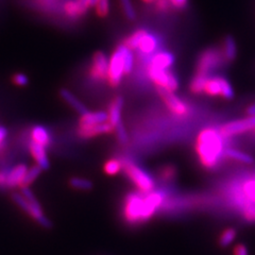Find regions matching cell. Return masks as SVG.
I'll list each match as a JSON object with an SVG mask.
<instances>
[{"mask_svg":"<svg viewBox=\"0 0 255 255\" xmlns=\"http://www.w3.org/2000/svg\"><path fill=\"white\" fill-rule=\"evenodd\" d=\"M6 178H7V172L0 170V187L6 186Z\"/></svg>","mask_w":255,"mask_h":255,"instance_id":"60d3db41","label":"cell"},{"mask_svg":"<svg viewBox=\"0 0 255 255\" xmlns=\"http://www.w3.org/2000/svg\"><path fill=\"white\" fill-rule=\"evenodd\" d=\"M221 96L228 100L233 99L234 97L233 87L226 78H222V81H221Z\"/></svg>","mask_w":255,"mask_h":255,"instance_id":"1f68e13d","label":"cell"},{"mask_svg":"<svg viewBox=\"0 0 255 255\" xmlns=\"http://www.w3.org/2000/svg\"><path fill=\"white\" fill-rule=\"evenodd\" d=\"M114 130L116 131V135H117L118 141L121 142V143H123V145H125V143H127L128 140H129V136H128V133H127V131H126V128L124 127V125H123L122 123L118 124V125L115 127Z\"/></svg>","mask_w":255,"mask_h":255,"instance_id":"d590c367","label":"cell"},{"mask_svg":"<svg viewBox=\"0 0 255 255\" xmlns=\"http://www.w3.org/2000/svg\"><path fill=\"white\" fill-rule=\"evenodd\" d=\"M27 171H28V167L25 164H18L14 166L13 168L7 172L6 186L11 188L20 186L23 179H25Z\"/></svg>","mask_w":255,"mask_h":255,"instance_id":"5bb4252c","label":"cell"},{"mask_svg":"<svg viewBox=\"0 0 255 255\" xmlns=\"http://www.w3.org/2000/svg\"><path fill=\"white\" fill-rule=\"evenodd\" d=\"M173 63H174V57L171 52L161 51L153 55L148 67L154 68V69L168 70V68H170L173 65Z\"/></svg>","mask_w":255,"mask_h":255,"instance_id":"4fadbf2b","label":"cell"},{"mask_svg":"<svg viewBox=\"0 0 255 255\" xmlns=\"http://www.w3.org/2000/svg\"><path fill=\"white\" fill-rule=\"evenodd\" d=\"M207 79H209V76H205L202 74H196V76L193 78L190 82V91L194 94H201L204 92V87L206 84Z\"/></svg>","mask_w":255,"mask_h":255,"instance_id":"d4e9b609","label":"cell"},{"mask_svg":"<svg viewBox=\"0 0 255 255\" xmlns=\"http://www.w3.org/2000/svg\"><path fill=\"white\" fill-rule=\"evenodd\" d=\"M147 33H148L147 30H143V29L137 30L136 32H134V33L131 36L126 38L124 45L129 48V49H131V50L137 49V47H138V45L141 41V38L145 36Z\"/></svg>","mask_w":255,"mask_h":255,"instance_id":"484cf974","label":"cell"},{"mask_svg":"<svg viewBox=\"0 0 255 255\" xmlns=\"http://www.w3.org/2000/svg\"><path fill=\"white\" fill-rule=\"evenodd\" d=\"M7 136V131L4 127L0 126V152L3 150L5 145V139Z\"/></svg>","mask_w":255,"mask_h":255,"instance_id":"f35d334b","label":"cell"},{"mask_svg":"<svg viewBox=\"0 0 255 255\" xmlns=\"http://www.w3.org/2000/svg\"><path fill=\"white\" fill-rule=\"evenodd\" d=\"M157 93L165 102L166 107L168 108L174 115L185 116L189 112V108L186 103L180 99L173 92L157 87Z\"/></svg>","mask_w":255,"mask_h":255,"instance_id":"9c48e42d","label":"cell"},{"mask_svg":"<svg viewBox=\"0 0 255 255\" xmlns=\"http://www.w3.org/2000/svg\"><path fill=\"white\" fill-rule=\"evenodd\" d=\"M114 131V128L112 127L110 123L101 124V125H95V126H79L78 135L80 137L83 138H91L98 136L102 134H109Z\"/></svg>","mask_w":255,"mask_h":255,"instance_id":"7c38bea8","label":"cell"},{"mask_svg":"<svg viewBox=\"0 0 255 255\" xmlns=\"http://www.w3.org/2000/svg\"><path fill=\"white\" fill-rule=\"evenodd\" d=\"M165 195L162 191H151L145 197V206H143L142 222L149 220L153 216L157 209L162 206Z\"/></svg>","mask_w":255,"mask_h":255,"instance_id":"8fae6325","label":"cell"},{"mask_svg":"<svg viewBox=\"0 0 255 255\" xmlns=\"http://www.w3.org/2000/svg\"><path fill=\"white\" fill-rule=\"evenodd\" d=\"M109 59L102 52H96L90 68V76L95 81H102L108 78Z\"/></svg>","mask_w":255,"mask_h":255,"instance_id":"30bf717a","label":"cell"},{"mask_svg":"<svg viewBox=\"0 0 255 255\" xmlns=\"http://www.w3.org/2000/svg\"><path fill=\"white\" fill-rule=\"evenodd\" d=\"M237 232L235 229H227L222 232L219 238V246L222 248H227L230 245H232L235 241Z\"/></svg>","mask_w":255,"mask_h":255,"instance_id":"83f0119b","label":"cell"},{"mask_svg":"<svg viewBox=\"0 0 255 255\" xmlns=\"http://www.w3.org/2000/svg\"><path fill=\"white\" fill-rule=\"evenodd\" d=\"M175 7H184L187 3V0H170Z\"/></svg>","mask_w":255,"mask_h":255,"instance_id":"b9f144b4","label":"cell"},{"mask_svg":"<svg viewBox=\"0 0 255 255\" xmlns=\"http://www.w3.org/2000/svg\"><path fill=\"white\" fill-rule=\"evenodd\" d=\"M239 189L247 201L255 204V177L245 180L243 184L239 186Z\"/></svg>","mask_w":255,"mask_h":255,"instance_id":"7402d4cb","label":"cell"},{"mask_svg":"<svg viewBox=\"0 0 255 255\" xmlns=\"http://www.w3.org/2000/svg\"><path fill=\"white\" fill-rule=\"evenodd\" d=\"M12 199L23 212H26L32 219H34L38 223V225H41L43 228L46 229H50L52 227L51 221L44 215L42 206L38 201L30 202L27 199H25V197L21 194H14L12 196Z\"/></svg>","mask_w":255,"mask_h":255,"instance_id":"277c9868","label":"cell"},{"mask_svg":"<svg viewBox=\"0 0 255 255\" xmlns=\"http://www.w3.org/2000/svg\"><path fill=\"white\" fill-rule=\"evenodd\" d=\"M29 151L32 157H33L34 161L36 162L37 166L41 167L43 170L49 168L50 163H49V158H48L46 153V148L38 145V143L31 141L29 145Z\"/></svg>","mask_w":255,"mask_h":255,"instance_id":"9a60e30c","label":"cell"},{"mask_svg":"<svg viewBox=\"0 0 255 255\" xmlns=\"http://www.w3.org/2000/svg\"><path fill=\"white\" fill-rule=\"evenodd\" d=\"M124 107V99L121 96H117L111 102L109 107V123L114 128L122 123V111Z\"/></svg>","mask_w":255,"mask_h":255,"instance_id":"2e32d148","label":"cell"},{"mask_svg":"<svg viewBox=\"0 0 255 255\" xmlns=\"http://www.w3.org/2000/svg\"><path fill=\"white\" fill-rule=\"evenodd\" d=\"M145 1H146V2H153L154 0H145Z\"/></svg>","mask_w":255,"mask_h":255,"instance_id":"f6af8a7d","label":"cell"},{"mask_svg":"<svg viewBox=\"0 0 255 255\" xmlns=\"http://www.w3.org/2000/svg\"><path fill=\"white\" fill-rule=\"evenodd\" d=\"M234 255H249V250L245 245L241 244L235 247Z\"/></svg>","mask_w":255,"mask_h":255,"instance_id":"ab89813d","label":"cell"},{"mask_svg":"<svg viewBox=\"0 0 255 255\" xmlns=\"http://www.w3.org/2000/svg\"><path fill=\"white\" fill-rule=\"evenodd\" d=\"M60 95H61V97L65 100L75 111H77L81 116L89 112V110H87V108L83 105V103L79 99H77L73 95V93H70L68 90H64V89L61 90Z\"/></svg>","mask_w":255,"mask_h":255,"instance_id":"d6986e66","label":"cell"},{"mask_svg":"<svg viewBox=\"0 0 255 255\" xmlns=\"http://www.w3.org/2000/svg\"><path fill=\"white\" fill-rule=\"evenodd\" d=\"M222 77L209 78L206 81L204 92L210 96H221Z\"/></svg>","mask_w":255,"mask_h":255,"instance_id":"603a6c76","label":"cell"},{"mask_svg":"<svg viewBox=\"0 0 255 255\" xmlns=\"http://www.w3.org/2000/svg\"><path fill=\"white\" fill-rule=\"evenodd\" d=\"M123 168L129 179L141 193H151L154 188V181L151 175L132 162L123 163Z\"/></svg>","mask_w":255,"mask_h":255,"instance_id":"7a4b0ae2","label":"cell"},{"mask_svg":"<svg viewBox=\"0 0 255 255\" xmlns=\"http://www.w3.org/2000/svg\"><path fill=\"white\" fill-rule=\"evenodd\" d=\"M196 150L201 164L207 169H213L221 161L223 151V136L220 131L205 129L197 138Z\"/></svg>","mask_w":255,"mask_h":255,"instance_id":"6da1fadb","label":"cell"},{"mask_svg":"<svg viewBox=\"0 0 255 255\" xmlns=\"http://www.w3.org/2000/svg\"><path fill=\"white\" fill-rule=\"evenodd\" d=\"M123 169V163L117 158H112L105 165V171L109 175H115Z\"/></svg>","mask_w":255,"mask_h":255,"instance_id":"f546056e","label":"cell"},{"mask_svg":"<svg viewBox=\"0 0 255 255\" xmlns=\"http://www.w3.org/2000/svg\"><path fill=\"white\" fill-rule=\"evenodd\" d=\"M148 75L157 87H162V89L171 92H174L179 89V81L177 77L169 70L154 69L148 67Z\"/></svg>","mask_w":255,"mask_h":255,"instance_id":"52a82bcc","label":"cell"},{"mask_svg":"<svg viewBox=\"0 0 255 255\" xmlns=\"http://www.w3.org/2000/svg\"><path fill=\"white\" fill-rule=\"evenodd\" d=\"M30 135L32 141L38 143L44 148H48L51 145V135L43 126H35L32 128Z\"/></svg>","mask_w":255,"mask_h":255,"instance_id":"e0dca14e","label":"cell"},{"mask_svg":"<svg viewBox=\"0 0 255 255\" xmlns=\"http://www.w3.org/2000/svg\"><path fill=\"white\" fill-rule=\"evenodd\" d=\"M109 123V115L106 112H87L86 114L81 116V121L80 125L82 126H95V125H101Z\"/></svg>","mask_w":255,"mask_h":255,"instance_id":"ac0fdd59","label":"cell"},{"mask_svg":"<svg viewBox=\"0 0 255 255\" xmlns=\"http://www.w3.org/2000/svg\"><path fill=\"white\" fill-rule=\"evenodd\" d=\"M225 60L223 53L218 48H209L203 51L197 62V73L209 76L213 70L220 67Z\"/></svg>","mask_w":255,"mask_h":255,"instance_id":"5b68a950","label":"cell"},{"mask_svg":"<svg viewBox=\"0 0 255 255\" xmlns=\"http://www.w3.org/2000/svg\"><path fill=\"white\" fill-rule=\"evenodd\" d=\"M225 155L227 157L234 159V161L242 162L245 164H253L254 162V158L250 154L245 153L243 151H239L236 149H227L225 151Z\"/></svg>","mask_w":255,"mask_h":255,"instance_id":"cb8c5ba5","label":"cell"},{"mask_svg":"<svg viewBox=\"0 0 255 255\" xmlns=\"http://www.w3.org/2000/svg\"><path fill=\"white\" fill-rule=\"evenodd\" d=\"M143 206H145V197L137 193H131L125 199L124 216L130 223L142 222Z\"/></svg>","mask_w":255,"mask_h":255,"instance_id":"8992f818","label":"cell"},{"mask_svg":"<svg viewBox=\"0 0 255 255\" xmlns=\"http://www.w3.org/2000/svg\"><path fill=\"white\" fill-rule=\"evenodd\" d=\"M247 114H248V116H255V103L247 109Z\"/></svg>","mask_w":255,"mask_h":255,"instance_id":"ee69618b","label":"cell"},{"mask_svg":"<svg viewBox=\"0 0 255 255\" xmlns=\"http://www.w3.org/2000/svg\"><path fill=\"white\" fill-rule=\"evenodd\" d=\"M158 38L151 34L148 33L141 38V41L137 47V49L142 53V54H150L156 50V48L158 47Z\"/></svg>","mask_w":255,"mask_h":255,"instance_id":"ffe728a7","label":"cell"},{"mask_svg":"<svg viewBox=\"0 0 255 255\" xmlns=\"http://www.w3.org/2000/svg\"><path fill=\"white\" fill-rule=\"evenodd\" d=\"M69 184L78 190H91L93 188V183L83 178H73L69 181Z\"/></svg>","mask_w":255,"mask_h":255,"instance_id":"f1b7e54d","label":"cell"},{"mask_svg":"<svg viewBox=\"0 0 255 255\" xmlns=\"http://www.w3.org/2000/svg\"><path fill=\"white\" fill-rule=\"evenodd\" d=\"M175 174H177V170H175L174 167L171 165H167L163 167L162 170L159 171V177L164 181L172 180L175 177Z\"/></svg>","mask_w":255,"mask_h":255,"instance_id":"836d02e7","label":"cell"},{"mask_svg":"<svg viewBox=\"0 0 255 255\" xmlns=\"http://www.w3.org/2000/svg\"><path fill=\"white\" fill-rule=\"evenodd\" d=\"M64 10H65L66 14L71 18H76L78 16H80L76 0H68L65 3V6H64Z\"/></svg>","mask_w":255,"mask_h":255,"instance_id":"e575fe53","label":"cell"},{"mask_svg":"<svg viewBox=\"0 0 255 255\" xmlns=\"http://www.w3.org/2000/svg\"><path fill=\"white\" fill-rule=\"evenodd\" d=\"M127 47L123 44L119 45L109 60L108 81L110 85L117 86L122 82L125 73V55Z\"/></svg>","mask_w":255,"mask_h":255,"instance_id":"3957f363","label":"cell"},{"mask_svg":"<svg viewBox=\"0 0 255 255\" xmlns=\"http://www.w3.org/2000/svg\"><path fill=\"white\" fill-rule=\"evenodd\" d=\"M121 4L126 17L129 20H134L136 18V13H135L134 6L131 0H121Z\"/></svg>","mask_w":255,"mask_h":255,"instance_id":"4dcf8cb0","label":"cell"},{"mask_svg":"<svg viewBox=\"0 0 255 255\" xmlns=\"http://www.w3.org/2000/svg\"><path fill=\"white\" fill-rule=\"evenodd\" d=\"M77 5H78V11L79 15H84L87 10L92 6H96V3H97V0H76Z\"/></svg>","mask_w":255,"mask_h":255,"instance_id":"d6a6232c","label":"cell"},{"mask_svg":"<svg viewBox=\"0 0 255 255\" xmlns=\"http://www.w3.org/2000/svg\"><path fill=\"white\" fill-rule=\"evenodd\" d=\"M222 53L223 57L227 61H234L237 57V46L235 39L231 36L228 35L226 38L223 39V47H222Z\"/></svg>","mask_w":255,"mask_h":255,"instance_id":"44dd1931","label":"cell"},{"mask_svg":"<svg viewBox=\"0 0 255 255\" xmlns=\"http://www.w3.org/2000/svg\"><path fill=\"white\" fill-rule=\"evenodd\" d=\"M96 7H97V13L101 17H105L109 14L110 10V3L109 0H97V3H96Z\"/></svg>","mask_w":255,"mask_h":255,"instance_id":"8d00e7d4","label":"cell"},{"mask_svg":"<svg viewBox=\"0 0 255 255\" xmlns=\"http://www.w3.org/2000/svg\"><path fill=\"white\" fill-rule=\"evenodd\" d=\"M255 129V116H249L248 118L239 119V121L230 122L223 125L219 131L223 137L235 136L238 134H243Z\"/></svg>","mask_w":255,"mask_h":255,"instance_id":"ba28073f","label":"cell"},{"mask_svg":"<svg viewBox=\"0 0 255 255\" xmlns=\"http://www.w3.org/2000/svg\"><path fill=\"white\" fill-rule=\"evenodd\" d=\"M157 4H158L159 7H161V9L166 10V9H168V7H169L170 0H158Z\"/></svg>","mask_w":255,"mask_h":255,"instance_id":"7bdbcfd3","label":"cell"},{"mask_svg":"<svg viewBox=\"0 0 255 255\" xmlns=\"http://www.w3.org/2000/svg\"><path fill=\"white\" fill-rule=\"evenodd\" d=\"M13 82L15 85H18V86H26L29 83V79L25 74H15L13 76Z\"/></svg>","mask_w":255,"mask_h":255,"instance_id":"74e56055","label":"cell"},{"mask_svg":"<svg viewBox=\"0 0 255 255\" xmlns=\"http://www.w3.org/2000/svg\"><path fill=\"white\" fill-rule=\"evenodd\" d=\"M42 171H43V169L37 165L31 167V168H28V171L25 175V179H23L20 187L21 188L22 187H29V185H31L32 183H33L39 177V174L42 173Z\"/></svg>","mask_w":255,"mask_h":255,"instance_id":"4316f807","label":"cell"}]
</instances>
